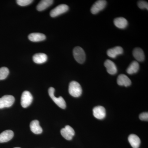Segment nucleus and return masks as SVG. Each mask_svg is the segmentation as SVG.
Returning a JSON list of instances; mask_svg holds the SVG:
<instances>
[{
    "mask_svg": "<svg viewBox=\"0 0 148 148\" xmlns=\"http://www.w3.org/2000/svg\"><path fill=\"white\" fill-rule=\"evenodd\" d=\"M107 2L105 0H99L97 1L92 5L90 11L92 14H96L99 12L103 10L106 7Z\"/></svg>",
    "mask_w": 148,
    "mask_h": 148,
    "instance_id": "7",
    "label": "nucleus"
},
{
    "mask_svg": "<svg viewBox=\"0 0 148 148\" xmlns=\"http://www.w3.org/2000/svg\"><path fill=\"white\" fill-rule=\"evenodd\" d=\"M94 116L98 119H103L106 116V110L103 106L95 107L93 109Z\"/></svg>",
    "mask_w": 148,
    "mask_h": 148,
    "instance_id": "9",
    "label": "nucleus"
},
{
    "mask_svg": "<svg viewBox=\"0 0 148 148\" xmlns=\"http://www.w3.org/2000/svg\"><path fill=\"white\" fill-rule=\"evenodd\" d=\"M139 68L140 66L138 62L136 61H133L130 65L126 70V72L127 73L130 75L136 73L139 71Z\"/></svg>",
    "mask_w": 148,
    "mask_h": 148,
    "instance_id": "21",
    "label": "nucleus"
},
{
    "mask_svg": "<svg viewBox=\"0 0 148 148\" xmlns=\"http://www.w3.org/2000/svg\"><path fill=\"white\" fill-rule=\"evenodd\" d=\"M20 148V147H15V148Z\"/></svg>",
    "mask_w": 148,
    "mask_h": 148,
    "instance_id": "26",
    "label": "nucleus"
},
{
    "mask_svg": "<svg viewBox=\"0 0 148 148\" xmlns=\"http://www.w3.org/2000/svg\"><path fill=\"white\" fill-rule=\"evenodd\" d=\"M73 56L76 61L79 64H83L86 60V54L83 49L79 47H76L74 49Z\"/></svg>",
    "mask_w": 148,
    "mask_h": 148,
    "instance_id": "3",
    "label": "nucleus"
},
{
    "mask_svg": "<svg viewBox=\"0 0 148 148\" xmlns=\"http://www.w3.org/2000/svg\"><path fill=\"white\" fill-rule=\"evenodd\" d=\"M138 6L139 8L142 9H146L147 10H148V3L145 1H139L138 2Z\"/></svg>",
    "mask_w": 148,
    "mask_h": 148,
    "instance_id": "24",
    "label": "nucleus"
},
{
    "mask_svg": "<svg viewBox=\"0 0 148 148\" xmlns=\"http://www.w3.org/2000/svg\"><path fill=\"white\" fill-rule=\"evenodd\" d=\"M133 56L137 61L142 62L145 60V56L143 49L140 48H136L133 51Z\"/></svg>",
    "mask_w": 148,
    "mask_h": 148,
    "instance_id": "18",
    "label": "nucleus"
},
{
    "mask_svg": "<svg viewBox=\"0 0 148 148\" xmlns=\"http://www.w3.org/2000/svg\"><path fill=\"white\" fill-rule=\"evenodd\" d=\"M107 72L110 75H115L117 72V69L115 64L110 60H107L104 64Z\"/></svg>",
    "mask_w": 148,
    "mask_h": 148,
    "instance_id": "11",
    "label": "nucleus"
},
{
    "mask_svg": "<svg viewBox=\"0 0 148 148\" xmlns=\"http://www.w3.org/2000/svg\"><path fill=\"white\" fill-rule=\"evenodd\" d=\"M9 74V71L7 68L5 67L0 68V80L6 78Z\"/></svg>",
    "mask_w": 148,
    "mask_h": 148,
    "instance_id": "22",
    "label": "nucleus"
},
{
    "mask_svg": "<svg viewBox=\"0 0 148 148\" xmlns=\"http://www.w3.org/2000/svg\"><path fill=\"white\" fill-rule=\"evenodd\" d=\"M14 137V132L11 130H6L0 134V143H6Z\"/></svg>",
    "mask_w": 148,
    "mask_h": 148,
    "instance_id": "10",
    "label": "nucleus"
},
{
    "mask_svg": "<svg viewBox=\"0 0 148 148\" xmlns=\"http://www.w3.org/2000/svg\"><path fill=\"white\" fill-rule=\"evenodd\" d=\"M139 118L142 121H148V113L143 112L141 113L139 116Z\"/></svg>",
    "mask_w": 148,
    "mask_h": 148,
    "instance_id": "25",
    "label": "nucleus"
},
{
    "mask_svg": "<svg viewBox=\"0 0 148 148\" xmlns=\"http://www.w3.org/2000/svg\"><path fill=\"white\" fill-rule=\"evenodd\" d=\"M15 101L14 97L11 95H5L0 98V109L9 108L13 105Z\"/></svg>",
    "mask_w": 148,
    "mask_h": 148,
    "instance_id": "4",
    "label": "nucleus"
},
{
    "mask_svg": "<svg viewBox=\"0 0 148 148\" xmlns=\"http://www.w3.org/2000/svg\"><path fill=\"white\" fill-rule=\"evenodd\" d=\"M33 61L37 64H42L47 60V56L44 53H36L33 56Z\"/></svg>",
    "mask_w": 148,
    "mask_h": 148,
    "instance_id": "16",
    "label": "nucleus"
},
{
    "mask_svg": "<svg viewBox=\"0 0 148 148\" xmlns=\"http://www.w3.org/2000/svg\"><path fill=\"white\" fill-rule=\"evenodd\" d=\"M30 129L35 134H40L42 133V129L39 124V122L37 120L31 122L30 125Z\"/></svg>",
    "mask_w": 148,
    "mask_h": 148,
    "instance_id": "15",
    "label": "nucleus"
},
{
    "mask_svg": "<svg viewBox=\"0 0 148 148\" xmlns=\"http://www.w3.org/2000/svg\"><path fill=\"white\" fill-rule=\"evenodd\" d=\"M54 92L55 89L53 87L49 88L48 90V92L51 98L59 108L65 109L66 107V103L65 100L61 96L58 98L56 97L54 95Z\"/></svg>",
    "mask_w": 148,
    "mask_h": 148,
    "instance_id": "2",
    "label": "nucleus"
},
{
    "mask_svg": "<svg viewBox=\"0 0 148 148\" xmlns=\"http://www.w3.org/2000/svg\"><path fill=\"white\" fill-rule=\"evenodd\" d=\"M52 0H42L40 1L37 6V10L39 11H42L50 6L53 4Z\"/></svg>",
    "mask_w": 148,
    "mask_h": 148,
    "instance_id": "20",
    "label": "nucleus"
},
{
    "mask_svg": "<svg viewBox=\"0 0 148 148\" xmlns=\"http://www.w3.org/2000/svg\"><path fill=\"white\" fill-rule=\"evenodd\" d=\"M123 51V49L121 47L117 46L109 49L107 51V54L110 58H115L117 56L122 54Z\"/></svg>",
    "mask_w": 148,
    "mask_h": 148,
    "instance_id": "12",
    "label": "nucleus"
},
{
    "mask_svg": "<svg viewBox=\"0 0 148 148\" xmlns=\"http://www.w3.org/2000/svg\"><path fill=\"white\" fill-rule=\"evenodd\" d=\"M114 24L116 27L121 29H123L126 28L127 26V20L123 17H118L114 20Z\"/></svg>",
    "mask_w": 148,
    "mask_h": 148,
    "instance_id": "19",
    "label": "nucleus"
},
{
    "mask_svg": "<svg viewBox=\"0 0 148 148\" xmlns=\"http://www.w3.org/2000/svg\"><path fill=\"white\" fill-rule=\"evenodd\" d=\"M33 100V96L29 91H24L21 95V104L23 108H27L32 104Z\"/></svg>",
    "mask_w": 148,
    "mask_h": 148,
    "instance_id": "5",
    "label": "nucleus"
},
{
    "mask_svg": "<svg viewBox=\"0 0 148 148\" xmlns=\"http://www.w3.org/2000/svg\"><path fill=\"white\" fill-rule=\"evenodd\" d=\"M82 92L81 86L78 82L73 81L70 83L69 86V92L70 95L77 98L82 95Z\"/></svg>",
    "mask_w": 148,
    "mask_h": 148,
    "instance_id": "1",
    "label": "nucleus"
},
{
    "mask_svg": "<svg viewBox=\"0 0 148 148\" xmlns=\"http://www.w3.org/2000/svg\"><path fill=\"white\" fill-rule=\"evenodd\" d=\"M61 133L62 136L65 139L68 140H71L75 135V132L74 130L70 125H66L61 130Z\"/></svg>",
    "mask_w": 148,
    "mask_h": 148,
    "instance_id": "8",
    "label": "nucleus"
},
{
    "mask_svg": "<svg viewBox=\"0 0 148 148\" xmlns=\"http://www.w3.org/2000/svg\"><path fill=\"white\" fill-rule=\"evenodd\" d=\"M117 82L120 86H124L125 87L130 86L131 82L129 78L124 74H121L118 77Z\"/></svg>",
    "mask_w": 148,
    "mask_h": 148,
    "instance_id": "13",
    "label": "nucleus"
},
{
    "mask_svg": "<svg viewBox=\"0 0 148 148\" xmlns=\"http://www.w3.org/2000/svg\"><path fill=\"white\" fill-rule=\"evenodd\" d=\"M130 144L133 148H139L140 147L141 141L140 138L135 134H131L128 138Z\"/></svg>",
    "mask_w": 148,
    "mask_h": 148,
    "instance_id": "14",
    "label": "nucleus"
},
{
    "mask_svg": "<svg viewBox=\"0 0 148 148\" xmlns=\"http://www.w3.org/2000/svg\"><path fill=\"white\" fill-rule=\"evenodd\" d=\"M29 40L31 41L34 42H37L42 41L45 40L46 36L44 34L41 33H32L29 35Z\"/></svg>",
    "mask_w": 148,
    "mask_h": 148,
    "instance_id": "17",
    "label": "nucleus"
},
{
    "mask_svg": "<svg viewBox=\"0 0 148 148\" xmlns=\"http://www.w3.org/2000/svg\"><path fill=\"white\" fill-rule=\"evenodd\" d=\"M69 10V7L66 4L59 5L51 11L50 15L52 17H55L65 13Z\"/></svg>",
    "mask_w": 148,
    "mask_h": 148,
    "instance_id": "6",
    "label": "nucleus"
},
{
    "mask_svg": "<svg viewBox=\"0 0 148 148\" xmlns=\"http://www.w3.org/2000/svg\"><path fill=\"white\" fill-rule=\"evenodd\" d=\"M32 0H17L16 3L18 5L21 6H25L29 5L30 4L33 2Z\"/></svg>",
    "mask_w": 148,
    "mask_h": 148,
    "instance_id": "23",
    "label": "nucleus"
}]
</instances>
